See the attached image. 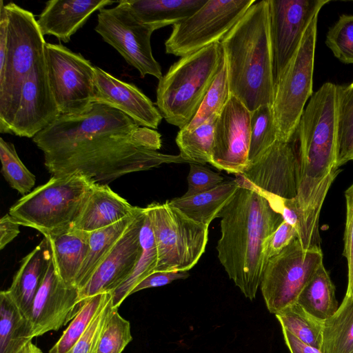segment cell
<instances>
[{
	"label": "cell",
	"mask_w": 353,
	"mask_h": 353,
	"mask_svg": "<svg viewBox=\"0 0 353 353\" xmlns=\"http://www.w3.org/2000/svg\"><path fill=\"white\" fill-rule=\"evenodd\" d=\"M19 225L8 213L0 220V249L3 250L19 234Z\"/></svg>",
	"instance_id": "47"
},
{
	"label": "cell",
	"mask_w": 353,
	"mask_h": 353,
	"mask_svg": "<svg viewBox=\"0 0 353 353\" xmlns=\"http://www.w3.org/2000/svg\"><path fill=\"white\" fill-rule=\"evenodd\" d=\"M94 30L141 77L151 75L159 80L163 77L161 65L152 52L150 39L154 31L136 19L125 0L114 8L99 10Z\"/></svg>",
	"instance_id": "13"
},
{
	"label": "cell",
	"mask_w": 353,
	"mask_h": 353,
	"mask_svg": "<svg viewBox=\"0 0 353 353\" xmlns=\"http://www.w3.org/2000/svg\"><path fill=\"white\" fill-rule=\"evenodd\" d=\"M188 190L184 196H191L208 191L224 181L219 173L203 166L190 163L188 176Z\"/></svg>",
	"instance_id": "44"
},
{
	"label": "cell",
	"mask_w": 353,
	"mask_h": 353,
	"mask_svg": "<svg viewBox=\"0 0 353 353\" xmlns=\"http://www.w3.org/2000/svg\"><path fill=\"white\" fill-rule=\"evenodd\" d=\"M268 1L275 86L298 50L307 26L330 0Z\"/></svg>",
	"instance_id": "15"
},
{
	"label": "cell",
	"mask_w": 353,
	"mask_h": 353,
	"mask_svg": "<svg viewBox=\"0 0 353 353\" xmlns=\"http://www.w3.org/2000/svg\"><path fill=\"white\" fill-rule=\"evenodd\" d=\"M18 353H43L32 341L27 343Z\"/></svg>",
	"instance_id": "49"
},
{
	"label": "cell",
	"mask_w": 353,
	"mask_h": 353,
	"mask_svg": "<svg viewBox=\"0 0 353 353\" xmlns=\"http://www.w3.org/2000/svg\"><path fill=\"white\" fill-rule=\"evenodd\" d=\"M114 3L109 0H50L46 3L37 24L43 36L53 35L68 43L93 12Z\"/></svg>",
	"instance_id": "22"
},
{
	"label": "cell",
	"mask_w": 353,
	"mask_h": 353,
	"mask_svg": "<svg viewBox=\"0 0 353 353\" xmlns=\"http://www.w3.org/2000/svg\"><path fill=\"white\" fill-rule=\"evenodd\" d=\"M5 7L8 30L6 58L0 65V132L10 134L23 83L44 56L46 42L31 12L13 2Z\"/></svg>",
	"instance_id": "7"
},
{
	"label": "cell",
	"mask_w": 353,
	"mask_h": 353,
	"mask_svg": "<svg viewBox=\"0 0 353 353\" xmlns=\"http://www.w3.org/2000/svg\"><path fill=\"white\" fill-rule=\"evenodd\" d=\"M136 19L153 31L175 25L208 0H125Z\"/></svg>",
	"instance_id": "25"
},
{
	"label": "cell",
	"mask_w": 353,
	"mask_h": 353,
	"mask_svg": "<svg viewBox=\"0 0 353 353\" xmlns=\"http://www.w3.org/2000/svg\"><path fill=\"white\" fill-rule=\"evenodd\" d=\"M161 137L155 130L141 126L103 133L43 154L44 165L52 176L78 173L101 183L164 163H188L179 154L158 152Z\"/></svg>",
	"instance_id": "2"
},
{
	"label": "cell",
	"mask_w": 353,
	"mask_h": 353,
	"mask_svg": "<svg viewBox=\"0 0 353 353\" xmlns=\"http://www.w3.org/2000/svg\"><path fill=\"white\" fill-rule=\"evenodd\" d=\"M239 185L218 217L221 236L217 256L229 278L245 297L253 300L266 265L265 243L283 219L259 192Z\"/></svg>",
	"instance_id": "3"
},
{
	"label": "cell",
	"mask_w": 353,
	"mask_h": 353,
	"mask_svg": "<svg viewBox=\"0 0 353 353\" xmlns=\"http://www.w3.org/2000/svg\"><path fill=\"white\" fill-rule=\"evenodd\" d=\"M282 331L290 353H321L320 350L303 343L287 330L282 328Z\"/></svg>",
	"instance_id": "48"
},
{
	"label": "cell",
	"mask_w": 353,
	"mask_h": 353,
	"mask_svg": "<svg viewBox=\"0 0 353 353\" xmlns=\"http://www.w3.org/2000/svg\"><path fill=\"white\" fill-rule=\"evenodd\" d=\"M78 173L52 176L20 198L9 210L19 225L35 229L46 237L74 228L94 185Z\"/></svg>",
	"instance_id": "6"
},
{
	"label": "cell",
	"mask_w": 353,
	"mask_h": 353,
	"mask_svg": "<svg viewBox=\"0 0 353 353\" xmlns=\"http://www.w3.org/2000/svg\"><path fill=\"white\" fill-rule=\"evenodd\" d=\"M319 245L304 248L297 238L270 259L260 283L266 307L276 314L296 303L299 296L323 264Z\"/></svg>",
	"instance_id": "10"
},
{
	"label": "cell",
	"mask_w": 353,
	"mask_h": 353,
	"mask_svg": "<svg viewBox=\"0 0 353 353\" xmlns=\"http://www.w3.org/2000/svg\"><path fill=\"white\" fill-rule=\"evenodd\" d=\"M224 59L220 42L181 57L159 80L158 110L170 124L185 127L193 119Z\"/></svg>",
	"instance_id": "5"
},
{
	"label": "cell",
	"mask_w": 353,
	"mask_h": 353,
	"mask_svg": "<svg viewBox=\"0 0 353 353\" xmlns=\"http://www.w3.org/2000/svg\"><path fill=\"white\" fill-rule=\"evenodd\" d=\"M81 307L79 290L61 279L52 253L48 270L34 296L28 317L32 337L57 331L72 321Z\"/></svg>",
	"instance_id": "17"
},
{
	"label": "cell",
	"mask_w": 353,
	"mask_h": 353,
	"mask_svg": "<svg viewBox=\"0 0 353 353\" xmlns=\"http://www.w3.org/2000/svg\"><path fill=\"white\" fill-rule=\"evenodd\" d=\"M295 238H297V233L294 228L283 221L265 243L266 264L270 259L281 252Z\"/></svg>",
	"instance_id": "45"
},
{
	"label": "cell",
	"mask_w": 353,
	"mask_h": 353,
	"mask_svg": "<svg viewBox=\"0 0 353 353\" xmlns=\"http://www.w3.org/2000/svg\"><path fill=\"white\" fill-rule=\"evenodd\" d=\"M132 340L130 322L113 307L98 341L95 353H122Z\"/></svg>",
	"instance_id": "40"
},
{
	"label": "cell",
	"mask_w": 353,
	"mask_h": 353,
	"mask_svg": "<svg viewBox=\"0 0 353 353\" xmlns=\"http://www.w3.org/2000/svg\"><path fill=\"white\" fill-rule=\"evenodd\" d=\"M231 96L226 61L224 59L197 112L183 128L192 130L214 117H218Z\"/></svg>",
	"instance_id": "37"
},
{
	"label": "cell",
	"mask_w": 353,
	"mask_h": 353,
	"mask_svg": "<svg viewBox=\"0 0 353 353\" xmlns=\"http://www.w3.org/2000/svg\"><path fill=\"white\" fill-rule=\"evenodd\" d=\"M1 172L8 184L23 196L31 192L35 176L20 159L13 143L0 138Z\"/></svg>",
	"instance_id": "39"
},
{
	"label": "cell",
	"mask_w": 353,
	"mask_h": 353,
	"mask_svg": "<svg viewBox=\"0 0 353 353\" xmlns=\"http://www.w3.org/2000/svg\"><path fill=\"white\" fill-rule=\"evenodd\" d=\"M190 276L187 271H155L143 279L132 291L131 294L140 290L163 286Z\"/></svg>",
	"instance_id": "46"
},
{
	"label": "cell",
	"mask_w": 353,
	"mask_h": 353,
	"mask_svg": "<svg viewBox=\"0 0 353 353\" xmlns=\"http://www.w3.org/2000/svg\"><path fill=\"white\" fill-rule=\"evenodd\" d=\"M52 256L49 239L45 237L21 261L7 292L28 319L34 296L42 283Z\"/></svg>",
	"instance_id": "24"
},
{
	"label": "cell",
	"mask_w": 353,
	"mask_h": 353,
	"mask_svg": "<svg viewBox=\"0 0 353 353\" xmlns=\"http://www.w3.org/2000/svg\"><path fill=\"white\" fill-rule=\"evenodd\" d=\"M49 84L61 114H79L94 103V66L81 53L61 43H46Z\"/></svg>",
	"instance_id": "12"
},
{
	"label": "cell",
	"mask_w": 353,
	"mask_h": 353,
	"mask_svg": "<svg viewBox=\"0 0 353 353\" xmlns=\"http://www.w3.org/2000/svg\"><path fill=\"white\" fill-rule=\"evenodd\" d=\"M337 165L353 160V82L336 88Z\"/></svg>",
	"instance_id": "34"
},
{
	"label": "cell",
	"mask_w": 353,
	"mask_h": 353,
	"mask_svg": "<svg viewBox=\"0 0 353 353\" xmlns=\"http://www.w3.org/2000/svg\"><path fill=\"white\" fill-rule=\"evenodd\" d=\"M112 309L111 299L99 311L86 332L68 353H95L98 341Z\"/></svg>",
	"instance_id": "43"
},
{
	"label": "cell",
	"mask_w": 353,
	"mask_h": 353,
	"mask_svg": "<svg viewBox=\"0 0 353 353\" xmlns=\"http://www.w3.org/2000/svg\"><path fill=\"white\" fill-rule=\"evenodd\" d=\"M321 353H353V298L345 296L337 311L323 321Z\"/></svg>",
	"instance_id": "32"
},
{
	"label": "cell",
	"mask_w": 353,
	"mask_h": 353,
	"mask_svg": "<svg viewBox=\"0 0 353 353\" xmlns=\"http://www.w3.org/2000/svg\"><path fill=\"white\" fill-rule=\"evenodd\" d=\"M61 114L49 84L44 55L23 83L10 134L33 138Z\"/></svg>",
	"instance_id": "19"
},
{
	"label": "cell",
	"mask_w": 353,
	"mask_h": 353,
	"mask_svg": "<svg viewBox=\"0 0 353 353\" xmlns=\"http://www.w3.org/2000/svg\"><path fill=\"white\" fill-rule=\"evenodd\" d=\"M140 208L134 219L98 266L86 285L79 290V303L101 293H111L132 274L143 251L140 230L145 217Z\"/></svg>",
	"instance_id": "18"
},
{
	"label": "cell",
	"mask_w": 353,
	"mask_h": 353,
	"mask_svg": "<svg viewBox=\"0 0 353 353\" xmlns=\"http://www.w3.org/2000/svg\"><path fill=\"white\" fill-rule=\"evenodd\" d=\"M251 112L232 95L216 119L211 165L242 174L249 165Z\"/></svg>",
	"instance_id": "16"
},
{
	"label": "cell",
	"mask_w": 353,
	"mask_h": 353,
	"mask_svg": "<svg viewBox=\"0 0 353 353\" xmlns=\"http://www.w3.org/2000/svg\"><path fill=\"white\" fill-rule=\"evenodd\" d=\"M296 303L313 316L325 321L339 308L335 287L323 264L307 283Z\"/></svg>",
	"instance_id": "30"
},
{
	"label": "cell",
	"mask_w": 353,
	"mask_h": 353,
	"mask_svg": "<svg viewBox=\"0 0 353 353\" xmlns=\"http://www.w3.org/2000/svg\"><path fill=\"white\" fill-rule=\"evenodd\" d=\"M143 251L132 274L117 289L111 292L113 307H118L133 289L146 276L155 271L157 265V249L149 216L145 210L140 230Z\"/></svg>",
	"instance_id": "31"
},
{
	"label": "cell",
	"mask_w": 353,
	"mask_h": 353,
	"mask_svg": "<svg viewBox=\"0 0 353 353\" xmlns=\"http://www.w3.org/2000/svg\"><path fill=\"white\" fill-rule=\"evenodd\" d=\"M250 130L249 163L278 141L272 105H261L251 112Z\"/></svg>",
	"instance_id": "38"
},
{
	"label": "cell",
	"mask_w": 353,
	"mask_h": 353,
	"mask_svg": "<svg viewBox=\"0 0 353 353\" xmlns=\"http://www.w3.org/2000/svg\"><path fill=\"white\" fill-rule=\"evenodd\" d=\"M139 210L106 184L94 183L74 228L90 232L131 216Z\"/></svg>",
	"instance_id": "23"
},
{
	"label": "cell",
	"mask_w": 353,
	"mask_h": 353,
	"mask_svg": "<svg viewBox=\"0 0 353 353\" xmlns=\"http://www.w3.org/2000/svg\"><path fill=\"white\" fill-rule=\"evenodd\" d=\"M145 210L157 249L155 271L192 269L205 250L208 226L189 218L169 201L152 203Z\"/></svg>",
	"instance_id": "8"
},
{
	"label": "cell",
	"mask_w": 353,
	"mask_h": 353,
	"mask_svg": "<svg viewBox=\"0 0 353 353\" xmlns=\"http://www.w3.org/2000/svg\"><path fill=\"white\" fill-rule=\"evenodd\" d=\"M94 103L106 104L137 125L155 130L163 117L152 101L134 84L123 81L94 66Z\"/></svg>",
	"instance_id": "21"
},
{
	"label": "cell",
	"mask_w": 353,
	"mask_h": 353,
	"mask_svg": "<svg viewBox=\"0 0 353 353\" xmlns=\"http://www.w3.org/2000/svg\"><path fill=\"white\" fill-rule=\"evenodd\" d=\"M345 223L343 234V255L347 264V297L353 298V183L345 192Z\"/></svg>",
	"instance_id": "42"
},
{
	"label": "cell",
	"mask_w": 353,
	"mask_h": 353,
	"mask_svg": "<svg viewBox=\"0 0 353 353\" xmlns=\"http://www.w3.org/2000/svg\"><path fill=\"white\" fill-rule=\"evenodd\" d=\"M214 117L194 130L180 129L176 137L179 155L188 163L211 164L216 119Z\"/></svg>",
	"instance_id": "33"
},
{
	"label": "cell",
	"mask_w": 353,
	"mask_h": 353,
	"mask_svg": "<svg viewBox=\"0 0 353 353\" xmlns=\"http://www.w3.org/2000/svg\"><path fill=\"white\" fill-rule=\"evenodd\" d=\"M282 328L303 343L321 350L323 321L306 312L297 303L275 314Z\"/></svg>",
	"instance_id": "35"
},
{
	"label": "cell",
	"mask_w": 353,
	"mask_h": 353,
	"mask_svg": "<svg viewBox=\"0 0 353 353\" xmlns=\"http://www.w3.org/2000/svg\"><path fill=\"white\" fill-rule=\"evenodd\" d=\"M111 299V293L107 292L96 294L85 301L59 339L49 350V353H68Z\"/></svg>",
	"instance_id": "36"
},
{
	"label": "cell",
	"mask_w": 353,
	"mask_h": 353,
	"mask_svg": "<svg viewBox=\"0 0 353 353\" xmlns=\"http://www.w3.org/2000/svg\"><path fill=\"white\" fill-rule=\"evenodd\" d=\"M239 185L234 179L224 181L215 188L191 196H181L169 201L174 207L179 209L194 221L209 226L232 199Z\"/></svg>",
	"instance_id": "26"
},
{
	"label": "cell",
	"mask_w": 353,
	"mask_h": 353,
	"mask_svg": "<svg viewBox=\"0 0 353 353\" xmlns=\"http://www.w3.org/2000/svg\"><path fill=\"white\" fill-rule=\"evenodd\" d=\"M47 238L59 276L68 285L74 286L88 251L89 232L73 228Z\"/></svg>",
	"instance_id": "27"
},
{
	"label": "cell",
	"mask_w": 353,
	"mask_h": 353,
	"mask_svg": "<svg viewBox=\"0 0 353 353\" xmlns=\"http://www.w3.org/2000/svg\"><path fill=\"white\" fill-rule=\"evenodd\" d=\"M255 0H208L192 15L172 26L167 54L185 57L220 42Z\"/></svg>",
	"instance_id": "11"
},
{
	"label": "cell",
	"mask_w": 353,
	"mask_h": 353,
	"mask_svg": "<svg viewBox=\"0 0 353 353\" xmlns=\"http://www.w3.org/2000/svg\"><path fill=\"white\" fill-rule=\"evenodd\" d=\"M318 15L307 26L300 46L275 85L272 110L277 140H292L312 94Z\"/></svg>",
	"instance_id": "9"
},
{
	"label": "cell",
	"mask_w": 353,
	"mask_h": 353,
	"mask_svg": "<svg viewBox=\"0 0 353 353\" xmlns=\"http://www.w3.org/2000/svg\"><path fill=\"white\" fill-rule=\"evenodd\" d=\"M297 168L293 137L289 142L276 141L240 174L261 191L292 199L297 194Z\"/></svg>",
	"instance_id": "20"
},
{
	"label": "cell",
	"mask_w": 353,
	"mask_h": 353,
	"mask_svg": "<svg viewBox=\"0 0 353 353\" xmlns=\"http://www.w3.org/2000/svg\"><path fill=\"white\" fill-rule=\"evenodd\" d=\"M325 44L341 62L353 64V15L339 17L328 30Z\"/></svg>",
	"instance_id": "41"
},
{
	"label": "cell",
	"mask_w": 353,
	"mask_h": 353,
	"mask_svg": "<svg viewBox=\"0 0 353 353\" xmlns=\"http://www.w3.org/2000/svg\"><path fill=\"white\" fill-rule=\"evenodd\" d=\"M137 212L113 225L89 232L88 251L76 278L74 286L80 290L86 285L94 272L128 229Z\"/></svg>",
	"instance_id": "28"
},
{
	"label": "cell",
	"mask_w": 353,
	"mask_h": 353,
	"mask_svg": "<svg viewBox=\"0 0 353 353\" xmlns=\"http://www.w3.org/2000/svg\"><path fill=\"white\" fill-rule=\"evenodd\" d=\"M32 339L28 319L7 291H1L0 353H18Z\"/></svg>",
	"instance_id": "29"
},
{
	"label": "cell",
	"mask_w": 353,
	"mask_h": 353,
	"mask_svg": "<svg viewBox=\"0 0 353 353\" xmlns=\"http://www.w3.org/2000/svg\"><path fill=\"white\" fill-rule=\"evenodd\" d=\"M131 118L106 104L94 103L85 112L61 114L52 123L32 138L43 154L72 145L95 135L137 128Z\"/></svg>",
	"instance_id": "14"
},
{
	"label": "cell",
	"mask_w": 353,
	"mask_h": 353,
	"mask_svg": "<svg viewBox=\"0 0 353 353\" xmlns=\"http://www.w3.org/2000/svg\"><path fill=\"white\" fill-rule=\"evenodd\" d=\"M231 94L250 111L274 96L268 0L255 1L220 41Z\"/></svg>",
	"instance_id": "4"
},
{
	"label": "cell",
	"mask_w": 353,
	"mask_h": 353,
	"mask_svg": "<svg viewBox=\"0 0 353 353\" xmlns=\"http://www.w3.org/2000/svg\"><path fill=\"white\" fill-rule=\"evenodd\" d=\"M337 85L327 82L314 92L294 134L297 194L305 223V245H321L319 216L330 188L341 170L337 165Z\"/></svg>",
	"instance_id": "1"
}]
</instances>
